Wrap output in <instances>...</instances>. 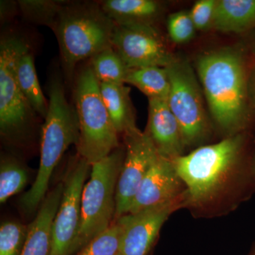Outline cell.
<instances>
[{"mask_svg":"<svg viewBox=\"0 0 255 255\" xmlns=\"http://www.w3.org/2000/svg\"><path fill=\"white\" fill-rule=\"evenodd\" d=\"M92 71L100 83L124 85L130 69L114 47L91 58Z\"/></svg>","mask_w":255,"mask_h":255,"instance_id":"21","label":"cell"},{"mask_svg":"<svg viewBox=\"0 0 255 255\" xmlns=\"http://www.w3.org/2000/svg\"><path fill=\"white\" fill-rule=\"evenodd\" d=\"M123 226L118 219L104 232L96 236L78 255H117L120 250Z\"/></svg>","mask_w":255,"mask_h":255,"instance_id":"24","label":"cell"},{"mask_svg":"<svg viewBox=\"0 0 255 255\" xmlns=\"http://www.w3.org/2000/svg\"><path fill=\"white\" fill-rule=\"evenodd\" d=\"M28 226L6 221L0 227V255H21L26 243Z\"/></svg>","mask_w":255,"mask_h":255,"instance_id":"25","label":"cell"},{"mask_svg":"<svg viewBox=\"0 0 255 255\" xmlns=\"http://www.w3.org/2000/svg\"><path fill=\"white\" fill-rule=\"evenodd\" d=\"M196 30L188 11H177L169 15L167 19V31L169 38L174 43L182 44L190 41Z\"/></svg>","mask_w":255,"mask_h":255,"instance_id":"26","label":"cell"},{"mask_svg":"<svg viewBox=\"0 0 255 255\" xmlns=\"http://www.w3.org/2000/svg\"><path fill=\"white\" fill-rule=\"evenodd\" d=\"M28 172L19 161L11 157H1L0 164V203L4 204L26 187Z\"/></svg>","mask_w":255,"mask_h":255,"instance_id":"22","label":"cell"},{"mask_svg":"<svg viewBox=\"0 0 255 255\" xmlns=\"http://www.w3.org/2000/svg\"><path fill=\"white\" fill-rule=\"evenodd\" d=\"M100 4L118 26L155 27L162 11V5L154 0H106Z\"/></svg>","mask_w":255,"mask_h":255,"instance_id":"16","label":"cell"},{"mask_svg":"<svg viewBox=\"0 0 255 255\" xmlns=\"http://www.w3.org/2000/svg\"><path fill=\"white\" fill-rule=\"evenodd\" d=\"M102 100L114 128L125 135L138 130L130 98V89L124 85L100 83Z\"/></svg>","mask_w":255,"mask_h":255,"instance_id":"17","label":"cell"},{"mask_svg":"<svg viewBox=\"0 0 255 255\" xmlns=\"http://www.w3.org/2000/svg\"><path fill=\"white\" fill-rule=\"evenodd\" d=\"M31 50L26 39L4 34L0 41V133L9 143L21 144L27 138L36 112L18 85L16 67L25 53Z\"/></svg>","mask_w":255,"mask_h":255,"instance_id":"7","label":"cell"},{"mask_svg":"<svg viewBox=\"0 0 255 255\" xmlns=\"http://www.w3.org/2000/svg\"><path fill=\"white\" fill-rule=\"evenodd\" d=\"M65 2L54 0H20L17 4L18 9L26 21L53 30Z\"/></svg>","mask_w":255,"mask_h":255,"instance_id":"23","label":"cell"},{"mask_svg":"<svg viewBox=\"0 0 255 255\" xmlns=\"http://www.w3.org/2000/svg\"><path fill=\"white\" fill-rule=\"evenodd\" d=\"M63 182L49 191L40 206L36 218L28 226L26 243L21 255H50L52 227L63 193Z\"/></svg>","mask_w":255,"mask_h":255,"instance_id":"15","label":"cell"},{"mask_svg":"<svg viewBox=\"0 0 255 255\" xmlns=\"http://www.w3.org/2000/svg\"><path fill=\"white\" fill-rule=\"evenodd\" d=\"M117 255H121L120 253H119L118 254H117Z\"/></svg>","mask_w":255,"mask_h":255,"instance_id":"32","label":"cell"},{"mask_svg":"<svg viewBox=\"0 0 255 255\" xmlns=\"http://www.w3.org/2000/svg\"><path fill=\"white\" fill-rule=\"evenodd\" d=\"M125 152V147H119L92 165L90 179L82 191L80 228L71 255L81 251L115 220L116 192Z\"/></svg>","mask_w":255,"mask_h":255,"instance_id":"5","label":"cell"},{"mask_svg":"<svg viewBox=\"0 0 255 255\" xmlns=\"http://www.w3.org/2000/svg\"><path fill=\"white\" fill-rule=\"evenodd\" d=\"M47 92L48 109L42 127L39 168L31 187L20 200L26 214H33L41 205L55 167L70 146L78 145L80 140L78 113L67 99L63 79L52 77Z\"/></svg>","mask_w":255,"mask_h":255,"instance_id":"3","label":"cell"},{"mask_svg":"<svg viewBox=\"0 0 255 255\" xmlns=\"http://www.w3.org/2000/svg\"><path fill=\"white\" fill-rule=\"evenodd\" d=\"M16 75L18 85L28 103L34 112L44 119L48 113V102L40 86L31 50L25 53L18 60Z\"/></svg>","mask_w":255,"mask_h":255,"instance_id":"19","label":"cell"},{"mask_svg":"<svg viewBox=\"0 0 255 255\" xmlns=\"http://www.w3.org/2000/svg\"><path fill=\"white\" fill-rule=\"evenodd\" d=\"M170 83L167 104L177 119L186 147L205 141L210 127L203 90L187 60L176 59L166 68Z\"/></svg>","mask_w":255,"mask_h":255,"instance_id":"8","label":"cell"},{"mask_svg":"<svg viewBox=\"0 0 255 255\" xmlns=\"http://www.w3.org/2000/svg\"><path fill=\"white\" fill-rule=\"evenodd\" d=\"M216 0H200L191 8L190 14L196 29L206 30L213 26Z\"/></svg>","mask_w":255,"mask_h":255,"instance_id":"27","label":"cell"},{"mask_svg":"<svg viewBox=\"0 0 255 255\" xmlns=\"http://www.w3.org/2000/svg\"><path fill=\"white\" fill-rule=\"evenodd\" d=\"M92 166L78 155L71 161L63 180L61 202L52 227L50 255H71L81 218L82 191Z\"/></svg>","mask_w":255,"mask_h":255,"instance_id":"9","label":"cell"},{"mask_svg":"<svg viewBox=\"0 0 255 255\" xmlns=\"http://www.w3.org/2000/svg\"><path fill=\"white\" fill-rule=\"evenodd\" d=\"M185 191L172 159L159 155L137 189L128 214L177 200Z\"/></svg>","mask_w":255,"mask_h":255,"instance_id":"13","label":"cell"},{"mask_svg":"<svg viewBox=\"0 0 255 255\" xmlns=\"http://www.w3.org/2000/svg\"><path fill=\"white\" fill-rule=\"evenodd\" d=\"M196 68L214 122L228 136L241 133L250 121L243 52L236 48L209 52L198 59Z\"/></svg>","mask_w":255,"mask_h":255,"instance_id":"2","label":"cell"},{"mask_svg":"<svg viewBox=\"0 0 255 255\" xmlns=\"http://www.w3.org/2000/svg\"><path fill=\"white\" fill-rule=\"evenodd\" d=\"M148 101V122L145 131L159 155L172 160L180 157L185 148L182 130L167 101Z\"/></svg>","mask_w":255,"mask_h":255,"instance_id":"14","label":"cell"},{"mask_svg":"<svg viewBox=\"0 0 255 255\" xmlns=\"http://www.w3.org/2000/svg\"><path fill=\"white\" fill-rule=\"evenodd\" d=\"M255 26V0H219L213 27L224 33H242Z\"/></svg>","mask_w":255,"mask_h":255,"instance_id":"18","label":"cell"},{"mask_svg":"<svg viewBox=\"0 0 255 255\" xmlns=\"http://www.w3.org/2000/svg\"><path fill=\"white\" fill-rule=\"evenodd\" d=\"M126 83L136 87L148 100L167 101L170 90L168 73L166 68L144 67L130 69Z\"/></svg>","mask_w":255,"mask_h":255,"instance_id":"20","label":"cell"},{"mask_svg":"<svg viewBox=\"0 0 255 255\" xmlns=\"http://www.w3.org/2000/svg\"><path fill=\"white\" fill-rule=\"evenodd\" d=\"M112 45L129 69L167 68L176 59L155 27L117 25Z\"/></svg>","mask_w":255,"mask_h":255,"instance_id":"11","label":"cell"},{"mask_svg":"<svg viewBox=\"0 0 255 255\" xmlns=\"http://www.w3.org/2000/svg\"><path fill=\"white\" fill-rule=\"evenodd\" d=\"M253 51H254V53L255 55V43L254 46H253Z\"/></svg>","mask_w":255,"mask_h":255,"instance_id":"31","label":"cell"},{"mask_svg":"<svg viewBox=\"0 0 255 255\" xmlns=\"http://www.w3.org/2000/svg\"><path fill=\"white\" fill-rule=\"evenodd\" d=\"M74 96L80 125L77 152L92 166L120 146L118 132L102 100L100 82L90 65L79 74Z\"/></svg>","mask_w":255,"mask_h":255,"instance_id":"6","label":"cell"},{"mask_svg":"<svg viewBox=\"0 0 255 255\" xmlns=\"http://www.w3.org/2000/svg\"><path fill=\"white\" fill-rule=\"evenodd\" d=\"M124 137L125 157L117 182L115 220L128 214L137 189L159 156L147 132L138 129Z\"/></svg>","mask_w":255,"mask_h":255,"instance_id":"10","label":"cell"},{"mask_svg":"<svg viewBox=\"0 0 255 255\" xmlns=\"http://www.w3.org/2000/svg\"><path fill=\"white\" fill-rule=\"evenodd\" d=\"M185 193L177 200L163 205L128 214L117 219L123 226L119 253L122 255H148L161 228L174 211L185 208Z\"/></svg>","mask_w":255,"mask_h":255,"instance_id":"12","label":"cell"},{"mask_svg":"<svg viewBox=\"0 0 255 255\" xmlns=\"http://www.w3.org/2000/svg\"><path fill=\"white\" fill-rule=\"evenodd\" d=\"M116 23L100 1H65L53 28L66 78L73 81L76 65L112 48Z\"/></svg>","mask_w":255,"mask_h":255,"instance_id":"4","label":"cell"},{"mask_svg":"<svg viewBox=\"0 0 255 255\" xmlns=\"http://www.w3.org/2000/svg\"><path fill=\"white\" fill-rule=\"evenodd\" d=\"M248 255H255V243L253 247H252L251 251H250Z\"/></svg>","mask_w":255,"mask_h":255,"instance_id":"30","label":"cell"},{"mask_svg":"<svg viewBox=\"0 0 255 255\" xmlns=\"http://www.w3.org/2000/svg\"><path fill=\"white\" fill-rule=\"evenodd\" d=\"M248 88L249 97L255 105V68L253 69L250 78H248Z\"/></svg>","mask_w":255,"mask_h":255,"instance_id":"28","label":"cell"},{"mask_svg":"<svg viewBox=\"0 0 255 255\" xmlns=\"http://www.w3.org/2000/svg\"><path fill=\"white\" fill-rule=\"evenodd\" d=\"M252 172H253V177L255 182V158L253 159V164H252Z\"/></svg>","mask_w":255,"mask_h":255,"instance_id":"29","label":"cell"},{"mask_svg":"<svg viewBox=\"0 0 255 255\" xmlns=\"http://www.w3.org/2000/svg\"><path fill=\"white\" fill-rule=\"evenodd\" d=\"M246 142L241 132L172 159L185 185L186 208L206 211L231 195L242 202L253 194V160L245 159Z\"/></svg>","mask_w":255,"mask_h":255,"instance_id":"1","label":"cell"}]
</instances>
